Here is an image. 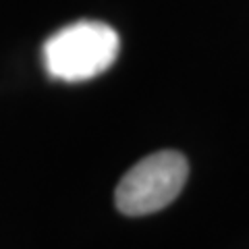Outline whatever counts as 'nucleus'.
<instances>
[{"instance_id":"nucleus-2","label":"nucleus","mask_w":249,"mask_h":249,"mask_svg":"<svg viewBox=\"0 0 249 249\" xmlns=\"http://www.w3.org/2000/svg\"><path fill=\"white\" fill-rule=\"evenodd\" d=\"M189 177L181 152L162 150L145 156L127 170L114 191V204L124 216H145L166 208Z\"/></svg>"},{"instance_id":"nucleus-1","label":"nucleus","mask_w":249,"mask_h":249,"mask_svg":"<svg viewBox=\"0 0 249 249\" xmlns=\"http://www.w3.org/2000/svg\"><path fill=\"white\" fill-rule=\"evenodd\" d=\"M121 50L119 34L102 21H75L42 46V62L52 79L81 83L108 71Z\"/></svg>"}]
</instances>
